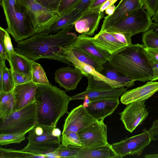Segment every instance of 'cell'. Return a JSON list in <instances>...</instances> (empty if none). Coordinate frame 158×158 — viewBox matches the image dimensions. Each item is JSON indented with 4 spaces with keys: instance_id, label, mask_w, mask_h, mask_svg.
<instances>
[{
    "instance_id": "1",
    "label": "cell",
    "mask_w": 158,
    "mask_h": 158,
    "mask_svg": "<svg viewBox=\"0 0 158 158\" xmlns=\"http://www.w3.org/2000/svg\"><path fill=\"white\" fill-rule=\"evenodd\" d=\"M74 24L54 33L44 31L17 43L15 51L34 61L40 59L55 60L73 67L66 59L62 48L72 44L77 37L73 31Z\"/></svg>"
},
{
    "instance_id": "2",
    "label": "cell",
    "mask_w": 158,
    "mask_h": 158,
    "mask_svg": "<svg viewBox=\"0 0 158 158\" xmlns=\"http://www.w3.org/2000/svg\"><path fill=\"white\" fill-rule=\"evenodd\" d=\"M108 61L117 70L134 81L144 82L154 77L152 61L143 45L126 46L110 55Z\"/></svg>"
},
{
    "instance_id": "3",
    "label": "cell",
    "mask_w": 158,
    "mask_h": 158,
    "mask_svg": "<svg viewBox=\"0 0 158 158\" xmlns=\"http://www.w3.org/2000/svg\"><path fill=\"white\" fill-rule=\"evenodd\" d=\"M37 84L35 101L37 124L56 127L60 119L68 113L70 97L65 91L51 84Z\"/></svg>"
},
{
    "instance_id": "4",
    "label": "cell",
    "mask_w": 158,
    "mask_h": 158,
    "mask_svg": "<svg viewBox=\"0 0 158 158\" xmlns=\"http://www.w3.org/2000/svg\"><path fill=\"white\" fill-rule=\"evenodd\" d=\"M7 24L6 31L19 42L35 33L29 17L20 0H0Z\"/></svg>"
},
{
    "instance_id": "5",
    "label": "cell",
    "mask_w": 158,
    "mask_h": 158,
    "mask_svg": "<svg viewBox=\"0 0 158 158\" xmlns=\"http://www.w3.org/2000/svg\"><path fill=\"white\" fill-rule=\"evenodd\" d=\"M61 131L52 126L36 125L29 132L28 143L20 151L46 156L61 145Z\"/></svg>"
},
{
    "instance_id": "6",
    "label": "cell",
    "mask_w": 158,
    "mask_h": 158,
    "mask_svg": "<svg viewBox=\"0 0 158 158\" xmlns=\"http://www.w3.org/2000/svg\"><path fill=\"white\" fill-rule=\"evenodd\" d=\"M37 121L35 101L14 111L8 119L0 120V134L28 133Z\"/></svg>"
},
{
    "instance_id": "7",
    "label": "cell",
    "mask_w": 158,
    "mask_h": 158,
    "mask_svg": "<svg viewBox=\"0 0 158 158\" xmlns=\"http://www.w3.org/2000/svg\"><path fill=\"white\" fill-rule=\"evenodd\" d=\"M25 7L36 33L49 29L61 15L57 11L47 8L35 0H20Z\"/></svg>"
},
{
    "instance_id": "8",
    "label": "cell",
    "mask_w": 158,
    "mask_h": 158,
    "mask_svg": "<svg viewBox=\"0 0 158 158\" xmlns=\"http://www.w3.org/2000/svg\"><path fill=\"white\" fill-rule=\"evenodd\" d=\"M151 17L143 7L123 18L105 30L127 33L132 36L150 29L152 23Z\"/></svg>"
},
{
    "instance_id": "9",
    "label": "cell",
    "mask_w": 158,
    "mask_h": 158,
    "mask_svg": "<svg viewBox=\"0 0 158 158\" xmlns=\"http://www.w3.org/2000/svg\"><path fill=\"white\" fill-rule=\"evenodd\" d=\"M132 36L127 33L104 30L100 31L94 37L90 36V38L96 46L111 55L131 44Z\"/></svg>"
},
{
    "instance_id": "10",
    "label": "cell",
    "mask_w": 158,
    "mask_h": 158,
    "mask_svg": "<svg viewBox=\"0 0 158 158\" xmlns=\"http://www.w3.org/2000/svg\"><path fill=\"white\" fill-rule=\"evenodd\" d=\"M151 141L149 131L145 128L141 133L126 138L111 145L119 158L127 155L138 156L142 154Z\"/></svg>"
},
{
    "instance_id": "11",
    "label": "cell",
    "mask_w": 158,
    "mask_h": 158,
    "mask_svg": "<svg viewBox=\"0 0 158 158\" xmlns=\"http://www.w3.org/2000/svg\"><path fill=\"white\" fill-rule=\"evenodd\" d=\"M103 120H98L78 132L82 148L95 147L109 144L107 141V127Z\"/></svg>"
},
{
    "instance_id": "12",
    "label": "cell",
    "mask_w": 158,
    "mask_h": 158,
    "mask_svg": "<svg viewBox=\"0 0 158 158\" xmlns=\"http://www.w3.org/2000/svg\"><path fill=\"white\" fill-rule=\"evenodd\" d=\"M145 101L131 103L119 114L125 128L131 133L141 124L148 115L149 111L146 108Z\"/></svg>"
},
{
    "instance_id": "13",
    "label": "cell",
    "mask_w": 158,
    "mask_h": 158,
    "mask_svg": "<svg viewBox=\"0 0 158 158\" xmlns=\"http://www.w3.org/2000/svg\"><path fill=\"white\" fill-rule=\"evenodd\" d=\"M65 119L62 135L69 131L76 132L97 121L87 112L81 104L73 109Z\"/></svg>"
},
{
    "instance_id": "14",
    "label": "cell",
    "mask_w": 158,
    "mask_h": 158,
    "mask_svg": "<svg viewBox=\"0 0 158 158\" xmlns=\"http://www.w3.org/2000/svg\"><path fill=\"white\" fill-rule=\"evenodd\" d=\"M99 9H88L83 12L74 23L76 31L80 34L94 35L104 15L103 12H101Z\"/></svg>"
},
{
    "instance_id": "15",
    "label": "cell",
    "mask_w": 158,
    "mask_h": 158,
    "mask_svg": "<svg viewBox=\"0 0 158 158\" xmlns=\"http://www.w3.org/2000/svg\"><path fill=\"white\" fill-rule=\"evenodd\" d=\"M143 6V0H121L114 13L104 17L100 31L110 27L134 11Z\"/></svg>"
},
{
    "instance_id": "16",
    "label": "cell",
    "mask_w": 158,
    "mask_h": 158,
    "mask_svg": "<svg viewBox=\"0 0 158 158\" xmlns=\"http://www.w3.org/2000/svg\"><path fill=\"white\" fill-rule=\"evenodd\" d=\"M37 84L32 81L18 85L13 91L15 98L14 111L19 110L35 101Z\"/></svg>"
},
{
    "instance_id": "17",
    "label": "cell",
    "mask_w": 158,
    "mask_h": 158,
    "mask_svg": "<svg viewBox=\"0 0 158 158\" xmlns=\"http://www.w3.org/2000/svg\"><path fill=\"white\" fill-rule=\"evenodd\" d=\"M119 103L118 98H105L90 102L86 109L88 113L97 120H104L113 113Z\"/></svg>"
},
{
    "instance_id": "18",
    "label": "cell",
    "mask_w": 158,
    "mask_h": 158,
    "mask_svg": "<svg viewBox=\"0 0 158 158\" xmlns=\"http://www.w3.org/2000/svg\"><path fill=\"white\" fill-rule=\"evenodd\" d=\"M66 47H64L62 49V53L64 55L66 59L72 64L74 67L79 70L83 76L86 77L89 75H92L95 79L103 81L114 88H123L119 84L104 76L97 71L93 66L78 60Z\"/></svg>"
},
{
    "instance_id": "19",
    "label": "cell",
    "mask_w": 158,
    "mask_h": 158,
    "mask_svg": "<svg viewBox=\"0 0 158 158\" xmlns=\"http://www.w3.org/2000/svg\"><path fill=\"white\" fill-rule=\"evenodd\" d=\"M83 76L82 73L77 68L68 66L56 70L54 79L55 82L61 87L69 91L76 89Z\"/></svg>"
},
{
    "instance_id": "20",
    "label": "cell",
    "mask_w": 158,
    "mask_h": 158,
    "mask_svg": "<svg viewBox=\"0 0 158 158\" xmlns=\"http://www.w3.org/2000/svg\"><path fill=\"white\" fill-rule=\"evenodd\" d=\"M85 52L101 64L108 60L110 54L96 46L89 35L80 34L72 44Z\"/></svg>"
},
{
    "instance_id": "21",
    "label": "cell",
    "mask_w": 158,
    "mask_h": 158,
    "mask_svg": "<svg viewBox=\"0 0 158 158\" xmlns=\"http://www.w3.org/2000/svg\"><path fill=\"white\" fill-rule=\"evenodd\" d=\"M158 91V82L150 81L145 85L127 91L121 96V102L127 105L131 103L144 100L151 97Z\"/></svg>"
},
{
    "instance_id": "22",
    "label": "cell",
    "mask_w": 158,
    "mask_h": 158,
    "mask_svg": "<svg viewBox=\"0 0 158 158\" xmlns=\"http://www.w3.org/2000/svg\"><path fill=\"white\" fill-rule=\"evenodd\" d=\"M127 89L124 87L120 88H114L110 89L98 90L87 91L73 96H70L71 100H83L84 97L87 96L91 102L96 100L109 98H119Z\"/></svg>"
},
{
    "instance_id": "23",
    "label": "cell",
    "mask_w": 158,
    "mask_h": 158,
    "mask_svg": "<svg viewBox=\"0 0 158 158\" xmlns=\"http://www.w3.org/2000/svg\"><path fill=\"white\" fill-rule=\"evenodd\" d=\"M111 144L88 148H78L75 158H117Z\"/></svg>"
},
{
    "instance_id": "24",
    "label": "cell",
    "mask_w": 158,
    "mask_h": 158,
    "mask_svg": "<svg viewBox=\"0 0 158 158\" xmlns=\"http://www.w3.org/2000/svg\"><path fill=\"white\" fill-rule=\"evenodd\" d=\"M8 59L10 69L32 77V60L23 55L15 51L8 53Z\"/></svg>"
},
{
    "instance_id": "25",
    "label": "cell",
    "mask_w": 158,
    "mask_h": 158,
    "mask_svg": "<svg viewBox=\"0 0 158 158\" xmlns=\"http://www.w3.org/2000/svg\"><path fill=\"white\" fill-rule=\"evenodd\" d=\"M103 65V69L100 73L106 77L119 84L123 87L129 88L134 85L135 81L117 70L108 61Z\"/></svg>"
},
{
    "instance_id": "26",
    "label": "cell",
    "mask_w": 158,
    "mask_h": 158,
    "mask_svg": "<svg viewBox=\"0 0 158 158\" xmlns=\"http://www.w3.org/2000/svg\"><path fill=\"white\" fill-rule=\"evenodd\" d=\"M83 13L75 8L61 16L49 29L44 31L48 33H54L66 29L73 24Z\"/></svg>"
},
{
    "instance_id": "27",
    "label": "cell",
    "mask_w": 158,
    "mask_h": 158,
    "mask_svg": "<svg viewBox=\"0 0 158 158\" xmlns=\"http://www.w3.org/2000/svg\"><path fill=\"white\" fill-rule=\"evenodd\" d=\"M15 98L13 91L0 92V119H8L14 111Z\"/></svg>"
},
{
    "instance_id": "28",
    "label": "cell",
    "mask_w": 158,
    "mask_h": 158,
    "mask_svg": "<svg viewBox=\"0 0 158 158\" xmlns=\"http://www.w3.org/2000/svg\"><path fill=\"white\" fill-rule=\"evenodd\" d=\"M66 47L78 60L93 66L100 73L102 72L103 69V65L98 63L87 54L72 44Z\"/></svg>"
},
{
    "instance_id": "29",
    "label": "cell",
    "mask_w": 158,
    "mask_h": 158,
    "mask_svg": "<svg viewBox=\"0 0 158 158\" xmlns=\"http://www.w3.org/2000/svg\"><path fill=\"white\" fill-rule=\"evenodd\" d=\"M31 68V80L33 82L37 84H50L44 69L40 64L33 61Z\"/></svg>"
},
{
    "instance_id": "30",
    "label": "cell",
    "mask_w": 158,
    "mask_h": 158,
    "mask_svg": "<svg viewBox=\"0 0 158 158\" xmlns=\"http://www.w3.org/2000/svg\"><path fill=\"white\" fill-rule=\"evenodd\" d=\"M15 86L12 71L6 67L3 71L2 78L0 80V92H12Z\"/></svg>"
},
{
    "instance_id": "31",
    "label": "cell",
    "mask_w": 158,
    "mask_h": 158,
    "mask_svg": "<svg viewBox=\"0 0 158 158\" xmlns=\"http://www.w3.org/2000/svg\"><path fill=\"white\" fill-rule=\"evenodd\" d=\"M62 135L61 144L63 146L82 148L81 140L77 132L69 131Z\"/></svg>"
},
{
    "instance_id": "32",
    "label": "cell",
    "mask_w": 158,
    "mask_h": 158,
    "mask_svg": "<svg viewBox=\"0 0 158 158\" xmlns=\"http://www.w3.org/2000/svg\"><path fill=\"white\" fill-rule=\"evenodd\" d=\"M0 158H43L42 155L32 154L26 153L13 149H6L0 147Z\"/></svg>"
},
{
    "instance_id": "33",
    "label": "cell",
    "mask_w": 158,
    "mask_h": 158,
    "mask_svg": "<svg viewBox=\"0 0 158 158\" xmlns=\"http://www.w3.org/2000/svg\"><path fill=\"white\" fill-rule=\"evenodd\" d=\"M26 133H13L0 134V145L2 146L9 144L19 143L26 139Z\"/></svg>"
},
{
    "instance_id": "34",
    "label": "cell",
    "mask_w": 158,
    "mask_h": 158,
    "mask_svg": "<svg viewBox=\"0 0 158 158\" xmlns=\"http://www.w3.org/2000/svg\"><path fill=\"white\" fill-rule=\"evenodd\" d=\"M142 41L145 48L158 49V34L151 29L143 33Z\"/></svg>"
},
{
    "instance_id": "35",
    "label": "cell",
    "mask_w": 158,
    "mask_h": 158,
    "mask_svg": "<svg viewBox=\"0 0 158 158\" xmlns=\"http://www.w3.org/2000/svg\"><path fill=\"white\" fill-rule=\"evenodd\" d=\"M78 148L61 145L53 152L57 158H75Z\"/></svg>"
},
{
    "instance_id": "36",
    "label": "cell",
    "mask_w": 158,
    "mask_h": 158,
    "mask_svg": "<svg viewBox=\"0 0 158 158\" xmlns=\"http://www.w3.org/2000/svg\"><path fill=\"white\" fill-rule=\"evenodd\" d=\"M81 0H61L57 11L62 16L74 9Z\"/></svg>"
},
{
    "instance_id": "37",
    "label": "cell",
    "mask_w": 158,
    "mask_h": 158,
    "mask_svg": "<svg viewBox=\"0 0 158 158\" xmlns=\"http://www.w3.org/2000/svg\"><path fill=\"white\" fill-rule=\"evenodd\" d=\"M143 8L151 17L158 11V0H143Z\"/></svg>"
},
{
    "instance_id": "38",
    "label": "cell",
    "mask_w": 158,
    "mask_h": 158,
    "mask_svg": "<svg viewBox=\"0 0 158 158\" xmlns=\"http://www.w3.org/2000/svg\"><path fill=\"white\" fill-rule=\"evenodd\" d=\"M12 73L15 85L26 83L32 81L31 77L24 74L13 71H12Z\"/></svg>"
},
{
    "instance_id": "39",
    "label": "cell",
    "mask_w": 158,
    "mask_h": 158,
    "mask_svg": "<svg viewBox=\"0 0 158 158\" xmlns=\"http://www.w3.org/2000/svg\"><path fill=\"white\" fill-rule=\"evenodd\" d=\"M5 29L0 27V59L4 61L8 59V53L6 50L3 43V38L6 32Z\"/></svg>"
},
{
    "instance_id": "40",
    "label": "cell",
    "mask_w": 158,
    "mask_h": 158,
    "mask_svg": "<svg viewBox=\"0 0 158 158\" xmlns=\"http://www.w3.org/2000/svg\"><path fill=\"white\" fill-rule=\"evenodd\" d=\"M43 6L49 9L57 11L61 0H35Z\"/></svg>"
},
{
    "instance_id": "41",
    "label": "cell",
    "mask_w": 158,
    "mask_h": 158,
    "mask_svg": "<svg viewBox=\"0 0 158 158\" xmlns=\"http://www.w3.org/2000/svg\"><path fill=\"white\" fill-rule=\"evenodd\" d=\"M3 40L4 46L7 52L8 53L14 52L15 51L14 48L12 44L10 36L9 33L6 31Z\"/></svg>"
},
{
    "instance_id": "42",
    "label": "cell",
    "mask_w": 158,
    "mask_h": 158,
    "mask_svg": "<svg viewBox=\"0 0 158 158\" xmlns=\"http://www.w3.org/2000/svg\"><path fill=\"white\" fill-rule=\"evenodd\" d=\"M152 140H158V119L154 121L148 130Z\"/></svg>"
},
{
    "instance_id": "43",
    "label": "cell",
    "mask_w": 158,
    "mask_h": 158,
    "mask_svg": "<svg viewBox=\"0 0 158 158\" xmlns=\"http://www.w3.org/2000/svg\"><path fill=\"white\" fill-rule=\"evenodd\" d=\"M93 0H81L75 8L83 13L89 9Z\"/></svg>"
},
{
    "instance_id": "44",
    "label": "cell",
    "mask_w": 158,
    "mask_h": 158,
    "mask_svg": "<svg viewBox=\"0 0 158 158\" xmlns=\"http://www.w3.org/2000/svg\"><path fill=\"white\" fill-rule=\"evenodd\" d=\"M145 48L152 61L158 63V49L145 47Z\"/></svg>"
},
{
    "instance_id": "45",
    "label": "cell",
    "mask_w": 158,
    "mask_h": 158,
    "mask_svg": "<svg viewBox=\"0 0 158 158\" xmlns=\"http://www.w3.org/2000/svg\"><path fill=\"white\" fill-rule=\"evenodd\" d=\"M107 0H93L88 9L95 10L100 8Z\"/></svg>"
},
{
    "instance_id": "46",
    "label": "cell",
    "mask_w": 158,
    "mask_h": 158,
    "mask_svg": "<svg viewBox=\"0 0 158 158\" xmlns=\"http://www.w3.org/2000/svg\"><path fill=\"white\" fill-rule=\"evenodd\" d=\"M118 0H107L101 6L99 10L102 12H103L106 8L113 5Z\"/></svg>"
},
{
    "instance_id": "47",
    "label": "cell",
    "mask_w": 158,
    "mask_h": 158,
    "mask_svg": "<svg viewBox=\"0 0 158 158\" xmlns=\"http://www.w3.org/2000/svg\"><path fill=\"white\" fill-rule=\"evenodd\" d=\"M152 62L154 77L151 81H153L158 79V63L152 61Z\"/></svg>"
},
{
    "instance_id": "48",
    "label": "cell",
    "mask_w": 158,
    "mask_h": 158,
    "mask_svg": "<svg viewBox=\"0 0 158 158\" xmlns=\"http://www.w3.org/2000/svg\"><path fill=\"white\" fill-rule=\"evenodd\" d=\"M116 7L114 4L108 7L105 10V13L108 15H110L113 14Z\"/></svg>"
},
{
    "instance_id": "49",
    "label": "cell",
    "mask_w": 158,
    "mask_h": 158,
    "mask_svg": "<svg viewBox=\"0 0 158 158\" xmlns=\"http://www.w3.org/2000/svg\"><path fill=\"white\" fill-rule=\"evenodd\" d=\"M83 100L84 101L82 105L84 107L86 108L89 106L91 101L89 98L87 96L84 97Z\"/></svg>"
},
{
    "instance_id": "50",
    "label": "cell",
    "mask_w": 158,
    "mask_h": 158,
    "mask_svg": "<svg viewBox=\"0 0 158 158\" xmlns=\"http://www.w3.org/2000/svg\"><path fill=\"white\" fill-rule=\"evenodd\" d=\"M158 34V23H152L150 28Z\"/></svg>"
},
{
    "instance_id": "51",
    "label": "cell",
    "mask_w": 158,
    "mask_h": 158,
    "mask_svg": "<svg viewBox=\"0 0 158 158\" xmlns=\"http://www.w3.org/2000/svg\"><path fill=\"white\" fill-rule=\"evenodd\" d=\"M146 158H158V153L153 154H146L144 155Z\"/></svg>"
},
{
    "instance_id": "52",
    "label": "cell",
    "mask_w": 158,
    "mask_h": 158,
    "mask_svg": "<svg viewBox=\"0 0 158 158\" xmlns=\"http://www.w3.org/2000/svg\"><path fill=\"white\" fill-rule=\"evenodd\" d=\"M151 19L152 20H153L155 22L158 23V11L152 16Z\"/></svg>"
}]
</instances>
